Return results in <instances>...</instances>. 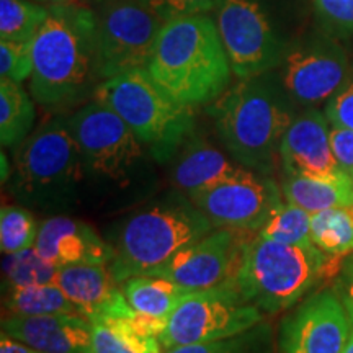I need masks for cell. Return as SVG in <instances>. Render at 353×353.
Here are the masks:
<instances>
[{
  "instance_id": "29",
  "label": "cell",
  "mask_w": 353,
  "mask_h": 353,
  "mask_svg": "<svg viewBox=\"0 0 353 353\" xmlns=\"http://www.w3.org/2000/svg\"><path fill=\"white\" fill-rule=\"evenodd\" d=\"M311 213L293 203H281L273 211L263 228L257 232L263 239L288 245H309L311 241Z\"/></svg>"
},
{
  "instance_id": "4",
  "label": "cell",
  "mask_w": 353,
  "mask_h": 353,
  "mask_svg": "<svg viewBox=\"0 0 353 353\" xmlns=\"http://www.w3.org/2000/svg\"><path fill=\"white\" fill-rule=\"evenodd\" d=\"M145 69L167 94L190 107L218 99L232 76L218 26L206 13L165 21Z\"/></svg>"
},
{
  "instance_id": "14",
  "label": "cell",
  "mask_w": 353,
  "mask_h": 353,
  "mask_svg": "<svg viewBox=\"0 0 353 353\" xmlns=\"http://www.w3.org/2000/svg\"><path fill=\"white\" fill-rule=\"evenodd\" d=\"M352 332V321L335 290L307 296L280 322V353H342Z\"/></svg>"
},
{
  "instance_id": "44",
  "label": "cell",
  "mask_w": 353,
  "mask_h": 353,
  "mask_svg": "<svg viewBox=\"0 0 353 353\" xmlns=\"http://www.w3.org/2000/svg\"><path fill=\"white\" fill-rule=\"evenodd\" d=\"M94 2H97V0H94Z\"/></svg>"
},
{
  "instance_id": "33",
  "label": "cell",
  "mask_w": 353,
  "mask_h": 353,
  "mask_svg": "<svg viewBox=\"0 0 353 353\" xmlns=\"http://www.w3.org/2000/svg\"><path fill=\"white\" fill-rule=\"evenodd\" d=\"M33 43L2 41L0 39V76L17 83L32 77Z\"/></svg>"
},
{
  "instance_id": "17",
  "label": "cell",
  "mask_w": 353,
  "mask_h": 353,
  "mask_svg": "<svg viewBox=\"0 0 353 353\" xmlns=\"http://www.w3.org/2000/svg\"><path fill=\"white\" fill-rule=\"evenodd\" d=\"M34 249L57 267L76 263L110 265L114 259V247L90 224L64 214L41 221Z\"/></svg>"
},
{
  "instance_id": "5",
  "label": "cell",
  "mask_w": 353,
  "mask_h": 353,
  "mask_svg": "<svg viewBox=\"0 0 353 353\" xmlns=\"http://www.w3.org/2000/svg\"><path fill=\"white\" fill-rule=\"evenodd\" d=\"M7 188L20 205L43 213H65L85 201L82 156L69 117L44 121L13 148Z\"/></svg>"
},
{
  "instance_id": "36",
  "label": "cell",
  "mask_w": 353,
  "mask_h": 353,
  "mask_svg": "<svg viewBox=\"0 0 353 353\" xmlns=\"http://www.w3.org/2000/svg\"><path fill=\"white\" fill-rule=\"evenodd\" d=\"M329 139L339 165L353 179V130L341 125H330Z\"/></svg>"
},
{
  "instance_id": "30",
  "label": "cell",
  "mask_w": 353,
  "mask_h": 353,
  "mask_svg": "<svg viewBox=\"0 0 353 353\" xmlns=\"http://www.w3.org/2000/svg\"><path fill=\"white\" fill-rule=\"evenodd\" d=\"M39 224L23 205H3L0 210V247L6 255L32 249L37 244Z\"/></svg>"
},
{
  "instance_id": "11",
  "label": "cell",
  "mask_w": 353,
  "mask_h": 353,
  "mask_svg": "<svg viewBox=\"0 0 353 353\" xmlns=\"http://www.w3.org/2000/svg\"><path fill=\"white\" fill-rule=\"evenodd\" d=\"M263 322V312L250 304L232 280L193 291L174 309L159 341L164 350L234 337Z\"/></svg>"
},
{
  "instance_id": "26",
  "label": "cell",
  "mask_w": 353,
  "mask_h": 353,
  "mask_svg": "<svg viewBox=\"0 0 353 353\" xmlns=\"http://www.w3.org/2000/svg\"><path fill=\"white\" fill-rule=\"evenodd\" d=\"M311 241L322 252L347 257L353 252V216L348 208L325 210L311 216Z\"/></svg>"
},
{
  "instance_id": "38",
  "label": "cell",
  "mask_w": 353,
  "mask_h": 353,
  "mask_svg": "<svg viewBox=\"0 0 353 353\" xmlns=\"http://www.w3.org/2000/svg\"><path fill=\"white\" fill-rule=\"evenodd\" d=\"M0 353H43L34 348L28 347L26 343L17 341V339L8 337L7 334H2L0 337Z\"/></svg>"
},
{
  "instance_id": "27",
  "label": "cell",
  "mask_w": 353,
  "mask_h": 353,
  "mask_svg": "<svg viewBox=\"0 0 353 353\" xmlns=\"http://www.w3.org/2000/svg\"><path fill=\"white\" fill-rule=\"evenodd\" d=\"M50 7L32 0H0V39L33 43Z\"/></svg>"
},
{
  "instance_id": "23",
  "label": "cell",
  "mask_w": 353,
  "mask_h": 353,
  "mask_svg": "<svg viewBox=\"0 0 353 353\" xmlns=\"http://www.w3.org/2000/svg\"><path fill=\"white\" fill-rule=\"evenodd\" d=\"M90 322L94 353H162L159 337L143 332L123 317L99 316Z\"/></svg>"
},
{
  "instance_id": "7",
  "label": "cell",
  "mask_w": 353,
  "mask_h": 353,
  "mask_svg": "<svg viewBox=\"0 0 353 353\" xmlns=\"http://www.w3.org/2000/svg\"><path fill=\"white\" fill-rule=\"evenodd\" d=\"M343 260L314 244L288 245L255 234L245 242L232 283L260 311L278 314L301 301L321 281L337 275Z\"/></svg>"
},
{
  "instance_id": "35",
  "label": "cell",
  "mask_w": 353,
  "mask_h": 353,
  "mask_svg": "<svg viewBox=\"0 0 353 353\" xmlns=\"http://www.w3.org/2000/svg\"><path fill=\"white\" fill-rule=\"evenodd\" d=\"M324 113L330 125H341L353 130V61L347 81L325 103Z\"/></svg>"
},
{
  "instance_id": "32",
  "label": "cell",
  "mask_w": 353,
  "mask_h": 353,
  "mask_svg": "<svg viewBox=\"0 0 353 353\" xmlns=\"http://www.w3.org/2000/svg\"><path fill=\"white\" fill-rule=\"evenodd\" d=\"M316 25L341 41H353V0H312Z\"/></svg>"
},
{
  "instance_id": "40",
  "label": "cell",
  "mask_w": 353,
  "mask_h": 353,
  "mask_svg": "<svg viewBox=\"0 0 353 353\" xmlns=\"http://www.w3.org/2000/svg\"><path fill=\"white\" fill-rule=\"evenodd\" d=\"M50 6H74V3H81V0H46Z\"/></svg>"
},
{
  "instance_id": "9",
  "label": "cell",
  "mask_w": 353,
  "mask_h": 353,
  "mask_svg": "<svg viewBox=\"0 0 353 353\" xmlns=\"http://www.w3.org/2000/svg\"><path fill=\"white\" fill-rule=\"evenodd\" d=\"M94 100L113 110L159 164H167L195 132V107L170 97L148 69L105 79Z\"/></svg>"
},
{
  "instance_id": "13",
  "label": "cell",
  "mask_w": 353,
  "mask_h": 353,
  "mask_svg": "<svg viewBox=\"0 0 353 353\" xmlns=\"http://www.w3.org/2000/svg\"><path fill=\"white\" fill-rule=\"evenodd\" d=\"M281 193L272 175L245 170L188 198L208 216L216 229L257 234L283 203Z\"/></svg>"
},
{
  "instance_id": "22",
  "label": "cell",
  "mask_w": 353,
  "mask_h": 353,
  "mask_svg": "<svg viewBox=\"0 0 353 353\" xmlns=\"http://www.w3.org/2000/svg\"><path fill=\"white\" fill-rule=\"evenodd\" d=\"M121 291L128 303L141 314L169 321L180 301L193 293L183 286L161 276H132L121 283Z\"/></svg>"
},
{
  "instance_id": "31",
  "label": "cell",
  "mask_w": 353,
  "mask_h": 353,
  "mask_svg": "<svg viewBox=\"0 0 353 353\" xmlns=\"http://www.w3.org/2000/svg\"><path fill=\"white\" fill-rule=\"evenodd\" d=\"M165 353H272V329L262 322L234 337L175 347Z\"/></svg>"
},
{
  "instance_id": "24",
  "label": "cell",
  "mask_w": 353,
  "mask_h": 353,
  "mask_svg": "<svg viewBox=\"0 0 353 353\" xmlns=\"http://www.w3.org/2000/svg\"><path fill=\"white\" fill-rule=\"evenodd\" d=\"M37 108L32 95L21 83L8 79L0 81V143L3 148H17L32 134Z\"/></svg>"
},
{
  "instance_id": "43",
  "label": "cell",
  "mask_w": 353,
  "mask_h": 353,
  "mask_svg": "<svg viewBox=\"0 0 353 353\" xmlns=\"http://www.w3.org/2000/svg\"><path fill=\"white\" fill-rule=\"evenodd\" d=\"M348 210H350V213H352V216H353V206H352V208H348Z\"/></svg>"
},
{
  "instance_id": "16",
  "label": "cell",
  "mask_w": 353,
  "mask_h": 353,
  "mask_svg": "<svg viewBox=\"0 0 353 353\" xmlns=\"http://www.w3.org/2000/svg\"><path fill=\"white\" fill-rule=\"evenodd\" d=\"M329 120L319 108H306L296 114L286 130L280 148L285 175L342 182L352 179L335 159L329 139Z\"/></svg>"
},
{
  "instance_id": "20",
  "label": "cell",
  "mask_w": 353,
  "mask_h": 353,
  "mask_svg": "<svg viewBox=\"0 0 353 353\" xmlns=\"http://www.w3.org/2000/svg\"><path fill=\"white\" fill-rule=\"evenodd\" d=\"M56 283L88 321L101 314L121 293L110 265L103 263L63 265L57 268Z\"/></svg>"
},
{
  "instance_id": "41",
  "label": "cell",
  "mask_w": 353,
  "mask_h": 353,
  "mask_svg": "<svg viewBox=\"0 0 353 353\" xmlns=\"http://www.w3.org/2000/svg\"><path fill=\"white\" fill-rule=\"evenodd\" d=\"M342 353H353V322H352V332H350V337H348V342L345 348H343Z\"/></svg>"
},
{
  "instance_id": "42",
  "label": "cell",
  "mask_w": 353,
  "mask_h": 353,
  "mask_svg": "<svg viewBox=\"0 0 353 353\" xmlns=\"http://www.w3.org/2000/svg\"><path fill=\"white\" fill-rule=\"evenodd\" d=\"M32 2H38V3H43V2H46V0H32Z\"/></svg>"
},
{
  "instance_id": "6",
  "label": "cell",
  "mask_w": 353,
  "mask_h": 353,
  "mask_svg": "<svg viewBox=\"0 0 353 353\" xmlns=\"http://www.w3.org/2000/svg\"><path fill=\"white\" fill-rule=\"evenodd\" d=\"M214 21L232 74L249 79L272 72L314 13L311 0H218Z\"/></svg>"
},
{
  "instance_id": "39",
  "label": "cell",
  "mask_w": 353,
  "mask_h": 353,
  "mask_svg": "<svg viewBox=\"0 0 353 353\" xmlns=\"http://www.w3.org/2000/svg\"><path fill=\"white\" fill-rule=\"evenodd\" d=\"M10 175H12V169H10V164H8L7 157H6V152L2 151V183L6 185L8 180H10Z\"/></svg>"
},
{
  "instance_id": "37",
  "label": "cell",
  "mask_w": 353,
  "mask_h": 353,
  "mask_svg": "<svg viewBox=\"0 0 353 353\" xmlns=\"http://www.w3.org/2000/svg\"><path fill=\"white\" fill-rule=\"evenodd\" d=\"M341 296L343 306H345L350 321L353 322V252L348 254L341 268V278L339 286L335 290Z\"/></svg>"
},
{
  "instance_id": "10",
  "label": "cell",
  "mask_w": 353,
  "mask_h": 353,
  "mask_svg": "<svg viewBox=\"0 0 353 353\" xmlns=\"http://www.w3.org/2000/svg\"><path fill=\"white\" fill-rule=\"evenodd\" d=\"M352 69L345 43L312 25L286 50L272 72L299 110L319 108L343 85Z\"/></svg>"
},
{
  "instance_id": "8",
  "label": "cell",
  "mask_w": 353,
  "mask_h": 353,
  "mask_svg": "<svg viewBox=\"0 0 353 353\" xmlns=\"http://www.w3.org/2000/svg\"><path fill=\"white\" fill-rule=\"evenodd\" d=\"M214 229L208 216L187 195L170 193L123 221L110 270L118 285L143 276Z\"/></svg>"
},
{
  "instance_id": "21",
  "label": "cell",
  "mask_w": 353,
  "mask_h": 353,
  "mask_svg": "<svg viewBox=\"0 0 353 353\" xmlns=\"http://www.w3.org/2000/svg\"><path fill=\"white\" fill-rule=\"evenodd\" d=\"M281 192L286 201L306 210L311 214L353 206V179L327 182V180L309 179V176L285 175Z\"/></svg>"
},
{
  "instance_id": "34",
  "label": "cell",
  "mask_w": 353,
  "mask_h": 353,
  "mask_svg": "<svg viewBox=\"0 0 353 353\" xmlns=\"http://www.w3.org/2000/svg\"><path fill=\"white\" fill-rule=\"evenodd\" d=\"M149 7L164 21L179 17L201 15L213 12L218 0H145Z\"/></svg>"
},
{
  "instance_id": "18",
  "label": "cell",
  "mask_w": 353,
  "mask_h": 353,
  "mask_svg": "<svg viewBox=\"0 0 353 353\" xmlns=\"http://www.w3.org/2000/svg\"><path fill=\"white\" fill-rule=\"evenodd\" d=\"M2 334L43 353H94L92 322L81 314L6 316Z\"/></svg>"
},
{
  "instance_id": "19",
  "label": "cell",
  "mask_w": 353,
  "mask_h": 353,
  "mask_svg": "<svg viewBox=\"0 0 353 353\" xmlns=\"http://www.w3.org/2000/svg\"><path fill=\"white\" fill-rule=\"evenodd\" d=\"M170 180L176 192L195 195L214 185L249 170L226 154L193 132L172 159Z\"/></svg>"
},
{
  "instance_id": "3",
  "label": "cell",
  "mask_w": 353,
  "mask_h": 353,
  "mask_svg": "<svg viewBox=\"0 0 353 353\" xmlns=\"http://www.w3.org/2000/svg\"><path fill=\"white\" fill-rule=\"evenodd\" d=\"M299 112L273 72L239 79L208 107L226 152L263 175L275 172L281 141Z\"/></svg>"
},
{
  "instance_id": "28",
  "label": "cell",
  "mask_w": 353,
  "mask_h": 353,
  "mask_svg": "<svg viewBox=\"0 0 353 353\" xmlns=\"http://www.w3.org/2000/svg\"><path fill=\"white\" fill-rule=\"evenodd\" d=\"M57 268V265L43 259L34 247L6 255L2 267L3 290L56 283Z\"/></svg>"
},
{
  "instance_id": "15",
  "label": "cell",
  "mask_w": 353,
  "mask_h": 353,
  "mask_svg": "<svg viewBox=\"0 0 353 353\" xmlns=\"http://www.w3.org/2000/svg\"><path fill=\"white\" fill-rule=\"evenodd\" d=\"M247 241L242 232L214 229L193 244L183 247L145 276H161L188 291L214 288L232 280L241 265Z\"/></svg>"
},
{
  "instance_id": "1",
  "label": "cell",
  "mask_w": 353,
  "mask_h": 353,
  "mask_svg": "<svg viewBox=\"0 0 353 353\" xmlns=\"http://www.w3.org/2000/svg\"><path fill=\"white\" fill-rule=\"evenodd\" d=\"M69 125L81 149L85 200L126 208L152 193L156 161L113 110L90 100L70 114Z\"/></svg>"
},
{
  "instance_id": "12",
  "label": "cell",
  "mask_w": 353,
  "mask_h": 353,
  "mask_svg": "<svg viewBox=\"0 0 353 353\" xmlns=\"http://www.w3.org/2000/svg\"><path fill=\"white\" fill-rule=\"evenodd\" d=\"M95 3L97 68L101 82L148 68L165 21L145 0H97Z\"/></svg>"
},
{
  "instance_id": "2",
  "label": "cell",
  "mask_w": 353,
  "mask_h": 353,
  "mask_svg": "<svg viewBox=\"0 0 353 353\" xmlns=\"http://www.w3.org/2000/svg\"><path fill=\"white\" fill-rule=\"evenodd\" d=\"M48 17L33 39L30 94L41 107L61 112L94 100L101 83L97 68L94 8L48 6Z\"/></svg>"
},
{
  "instance_id": "25",
  "label": "cell",
  "mask_w": 353,
  "mask_h": 353,
  "mask_svg": "<svg viewBox=\"0 0 353 353\" xmlns=\"http://www.w3.org/2000/svg\"><path fill=\"white\" fill-rule=\"evenodd\" d=\"M3 309L8 316L21 317L79 314L77 307L57 283L3 290Z\"/></svg>"
}]
</instances>
